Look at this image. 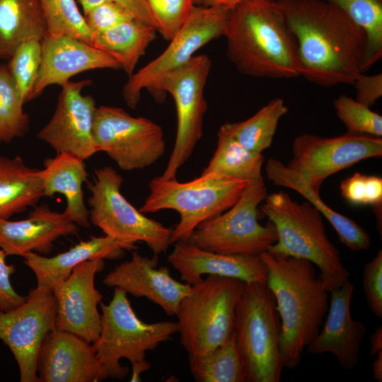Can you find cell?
Wrapping results in <instances>:
<instances>
[{"instance_id":"obj_2","label":"cell","mask_w":382,"mask_h":382,"mask_svg":"<svg viewBox=\"0 0 382 382\" xmlns=\"http://www.w3.org/2000/svg\"><path fill=\"white\" fill-rule=\"evenodd\" d=\"M226 56L242 74L301 76L298 45L276 0H246L229 11L224 33Z\"/></svg>"},{"instance_id":"obj_3","label":"cell","mask_w":382,"mask_h":382,"mask_svg":"<svg viewBox=\"0 0 382 382\" xmlns=\"http://www.w3.org/2000/svg\"><path fill=\"white\" fill-rule=\"evenodd\" d=\"M259 255L267 267V285L281 320L283 364L294 369L320 332L329 308V291L309 260L268 250Z\"/></svg>"},{"instance_id":"obj_35","label":"cell","mask_w":382,"mask_h":382,"mask_svg":"<svg viewBox=\"0 0 382 382\" xmlns=\"http://www.w3.org/2000/svg\"><path fill=\"white\" fill-rule=\"evenodd\" d=\"M40 1L47 35L73 37L91 45V33L75 0Z\"/></svg>"},{"instance_id":"obj_21","label":"cell","mask_w":382,"mask_h":382,"mask_svg":"<svg viewBox=\"0 0 382 382\" xmlns=\"http://www.w3.org/2000/svg\"><path fill=\"white\" fill-rule=\"evenodd\" d=\"M168 261L179 272L180 279L190 285L200 282L204 274L233 277L244 282H267V267L260 255L217 253L178 241Z\"/></svg>"},{"instance_id":"obj_7","label":"cell","mask_w":382,"mask_h":382,"mask_svg":"<svg viewBox=\"0 0 382 382\" xmlns=\"http://www.w3.org/2000/svg\"><path fill=\"white\" fill-rule=\"evenodd\" d=\"M248 182L214 174L200 175L185 183L158 176L149 182V194L139 210L143 214L175 210L180 221L172 228L171 242H187L200 224L230 209Z\"/></svg>"},{"instance_id":"obj_30","label":"cell","mask_w":382,"mask_h":382,"mask_svg":"<svg viewBox=\"0 0 382 382\" xmlns=\"http://www.w3.org/2000/svg\"><path fill=\"white\" fill-rule=\"evenodd\" d=\"M264 161L262 153L248 149L220 127L216 149L201 175L214 174L248 181L258 180L263 178Z\"/></svg>"},{"instance_id":"obj_6","label":"cell","mask_w":382,"mask_h":382,"mask_svg":"<svg viewBox=\"0 0 382 382\" xmlns=\"http://www.w3.org/2000/svg\"><path fill=\"white\" fill-rule=\"evenodd\" d=\"M233 332L247 382H279L284 368L282 325L267 284L244 282L236 307Z\"/></svg>"},{"instance_id":"obj_42","label":"cell","mask_w":382,"mask_h":382,"mask_svg":"<svg viewBox=\"0 0 382 382\" xmlns=\"http://www.w3.org/2000/svg\"><path fill=\"white\" fill-rule=\"evenodd\" d=\"M7 254L0 249V311H8L23 304L27 296L18 294L11 285V276L16 272L13 265L6 262Z\"/></svg>"},{"instance_id":"obj_28","label":"cell","mask_w":382,"mask_h":382,"mask_svg":"<svg viewBox=\"0 0 382 382\" xmlns=\"http://www.w3.org/2000/svg\"><path fill=\"white\" fill-rule=\"evenodd\" d=\"M47 35L40 0H0V59H9L24 41Z\"/></svg>"},{"instance_id":"obj_4","label":"cell","mask_w":382,"mask_h":382,"mask_svg":"<svg viewBox=\"0 0 382 382\" xmlns=\"http://www.w3.org/2000/svg\"><path fill=\"white\" fill-rule=\"evenodd\" d=\"M260 204L277 235L268 251L311 262L328 291L349 280L350 272L327 236L323 215L315 206L307 200L299 203L283 191L267 195Z\"/></svg>"},{"instance_id":"obj_38","label":"cell","mask_w":382,"mask_h":382,"mask_svg":"<svg viewBox=\"0 0 382 382\" xmlns=\"http://www.w3.org/2000/svg\"><path fill=\"white\" fill-rule=\"evenodd\" d=\"M156 24V30L163 38L171 40L188 20L194 0H146Z\"/></svg>"},{"instance_id":"obj_47","label":"cell","mask_w":382,"mask_h":382,"mask_svg":"<svg viewBox=\"0 0 382 382\" xmlns=\"http://www.w3.org/2000/svg\"><path fill=\"white\" fill-rule=\"evenodd\" d=\"M377 357L372 364V372L374 379L378 382L382 381V351L377 353Z\"/></svg>"},{"instance_id":"obj_20","label":"cell","mask_w":382,"mask_h":382,"mask_svg":"<svg viewBox=\"0 0 382 382\" xmlns=\"http://www.w3.org/2000/svg\"><path fill=\"white\" fill-rule=\"evenodd\" d=\"M96 69H122L108 53L92 45L66 36L47 35L41 40V64L32 100L49 86L61 87L74 75Z\"/></svg>"},{"instance_id":"obj_1","label":"cell","mask_w":382,"mask_h":382,"mask_svg":"<svg viewBox=\"0 0 382 382\" xmlns=\"http://www.w3.org/2000/svg\"><path fill=\"white\" fill-rule=\"evenodd\" d=\"M276 1L296 37L301 76L323 87L353 85L361 73L364 30L325 0Z\"/></svg>"},{"instance_id":"obj_31","label":"cell","mask_w":382,"mask_h":382,"mask_svg":"<svg viewBox=\"0 0 382 382\" xmlns=\"http://www.w3.org/2000/svg\"><path fill=\"white\" fill-rule=\"evenodd\" d=\"M287 112L284 100L275 98L248 120L226 122L221 128L248 149L262 153L271 146L279 122Z\"/></svg>"},{"instance_id":"obj_24","label":"cell","mask_w":382,"mask_h":382,"mask_svg":"<svg viewBox=\"0 0 382 382\" xmlns=\"http://www.w3.org/2000/svg\"><path fill=\"white\" fill-rule=\"evenodd\" d=\"M135 243L108 236H91L81 241L67 251L53 257H45L35 252L25 254L24 263L35 274L37 286L53 289L64 281L80 263L96 259L117 260L125 250H136Z\"/></svg>"},{"instance_id":"obj_25","label":"cell","mask_w":382,"mask_h":382,"mask_svg":"<svg viewBox=\"0 0 382 382\" xmlns=\"http://www.w3.org/2000/svg\"><path fill=\"white\" fill-rule=\"evenodd\" d=\"M43 166L38 175L44 197L63 195L66 202L64 216L78 226L89 228L91 223L83 191V183L88 182L84 160L69 153H59L54 158H46Z\"/></svg>"},{"instance_id":"obj_12","label":"cell","mask_w":382,"mask_h":382,"mask_svg":"<svg viewBox=\"0 0 382 382\" xmlns=\"http://www.w3.org/2000/svg\"><path fill=\"white\" fill-rule=\"evenodd\" d=\"M212 67L207 54L194 55L187 62L167 73L160 89L173 98L177 112V131L173 149L163 174L165 180L176 178L178 170L191 156L203 135L207 104L204 87Z\"/></svg>"},{"instance_id":"obj_36","label":"cell","mask_w":382,"mask_h":382,"mask_svg":"<svg viewBox=\"0 0 382 382\" xmlns=\"http://www.w3.org/2000/svg\"><path fill=\"white\" fill-rule=\"evenodd\" d=\"M41 64V40L31 38L21 43L9 59L8 68L24 103L32 93Z\"/></svg>"},{"instance_id":"obj_34","label":"cell","mask_w":382,"mask_h":382,"mask_svg":"<svg viewBox=\"0 0 382 382\" xmlns=\"http://www.w3.org/2000/svg\"><path fill=\"white\" fill-rule=\"evenodd\" d=\"M23 104L8 66L0 64V142L10 143L29 131V117Z\"/></svg>"},{"instance_id":"obj_26","label":"cell","mask_w":382,"mask_h":382,"mask_svg":"<svg viewBox=\"0 0 382 382\" xmlns=\"http://www.w3.org/2000/svg\"><path fill=\"white\" fill-rule=\"evenodd\" d=\"M267 178L276 186L295 190L315 206L332 226L342 244L353 251L366 250L371 239L367 232L352 219L335 212L279 160L270 158L265 166Z\"/></svg>"},{"instance_id":"obj_43","label":"cell","mask_w":382,"mask_h":382,"mask_svg":"<svg viewBox=\"0 0 382 382\" xmlns=\"http://www.w3.org/2000/svg\"><path fill=\"white\" fill-rule=\"evenodd\" d=\"M353 86L356 90V100L371 107L382 96V74L366 75L361 73Z\"/></svg>"},{"instance_id":"obj_19","label":"cell","mask_w":382,"mask_h":382,"mask_svg":"<svg viewBox=\"0 0 382 382\" xmlns=\"http://www.w3.org/2000/svg\"><path fill=\"white\" fill-rule=\"evenodd\" d=\"M158 260V255L150 258L134 251L131 260L115 266L103 283L135 297H145L159 306L167 315L175 316L191 285L173 279L167 267L157 268Z\"/></svg>"},{"instance_id":"obj_44","label":"cell","mask_w":382,"mask_h":382,"mask_svg":"<svg viewBox=\"0 0 382 382\" xmlns=\"http://www.w3.org/2000/svg\"><path fill=\"white\" fill-rule=\"evenodd\" d=\"M78 1L82 6L83 13L103 2L117 3L128 10L136 20L151 25L156 30V22L146 0H78Z\"/></svg>"},{"instance_id":"obj_29","label":"cell","mask_w":382,"mask_h":382,"mask_svg":"<svg viewBox=\"0 0 382 382\" xmlns=\"http://www.w3.org/2000/svg\"><path fill=\"white\" fill-rule=\"evenodd\" d=\"M156 31L134 18L94 35L91 45L115 58L130 76L140 57L156 38Z\"/></svg>"},{"instance_id":"obj_37","label":"cell","mask_w":382,"mask_h":382,"mask_svg":"<svg viewBox=\"0 0 382 382\" xmlns=\"http://www.w3.org/2000/svg\"><path fill=\"white\" fill-rule=\"evenodd\" d=\"M333 105L347 132L381 137L382 116L369 107L345 94L335 99Z\"/></svg>"},{"instance_id":"obj_17","label":"cell","mask_w":382,"mask_h":382,"mask_svg":"<svg viewBox=\"0 0 382 382\" xmlns=\"http://www.w3.org/2000/svg\"><path fill=\"white\" fill-rule=\"evenodd\" d=\"M105 267L103 259L85 261L53 289L57 309L55 328L93 343L101 329L98 305L102 294L95 286V276Z\"/></svg>"},{"instance_id":"obj_32","label":"cell","mask_w":382,"mask_h":382,"mask_svg":"<svg viewBox=\"0 0 382 382\" xmlns=\"http://www.w3.org/2000/svg\"><path fill=\"white\" fill-rule=\"evenodd\" d=\"M189 364L197 382H247L234 332L213 350L202 355H189Z\"/></svg>"},{"instance_id":"obj_22","label":"cell","mask_w":382,"mask_h":382,"mask_svg":"<svg viewBox=\"0 0 382 382\" xmlns=\"http://www.w3.org/2000/svg\"><path fill=\"white\" fill-rule=\"evenodd\" d=\"M354 289L353 283L347 280L329 291L330 301L323 330L306 347L311 354L331 353L347 370L358 364L361 344L366 331L361 322L351 316Z\"/></svg>"},{"instance_id":"obj_9","label":"cell","mask_w":382,"mask_h":382,"mask_svg":"<svg viewBox=\"0 0 382 382\" xmlns=\"http://www.w3.org/2000/svg\"><path fill=\"white\" fill-rule=\"evenodd\" d=\"M267 196L263 178L248 182L240 199L228 210L200 224L189 243L222 254L259 255L277 240L274 226L258 221V208Z\"/></svg>"},{"instance_id":"obj_8","label":"cell","mask_w":382,"mask_h":382,"mask_svg":"<svg viewBox=\"0 0 382 382\" xmlns=\"http://www.w3.org/2000/svg\"><path fill=\"white\" fill-rule=\"evenodd\" d=\"M243 285L241 279L212 274L191 285L175 315L188 355L204 354L230 338Z\"/></svg>"},{"instance_id":"obj_45","label":"cell","mask_w":382,"mask_h":382,"mask_svg":"<svg viewBox=\"0 0 382 382\" xmlns=\"http://www.w3.org/2000/svg\"><path fill=\"white\" fill-rule=\"evenodd\" d=\"M371 349L370 354L375 356L382 351V327L376 328L370 337Z\"/></svg>"},{"instance_id":"obj_11","label":"cell","mask_w":382,"mask_h":382,"mask_svg":"<svg viewBox=\"0 0 382 382\" xmlns=\"http://www.w3.org/2000/svg\"><path fill=\"white\" fill-rule=\"evenodd\" d=\"M229 11L221 6H194L188 20L167 48L129 76L122 92L127 106L135 109L144 89L156 103H163L166 98L160 89L163 77L187 62L204 45L224 35Z\"/></svg>"},{"instance_id":"obj_16","label":"cell","mask_w":382,"mask_h":382,"mask_svg":"<svg viewBox=\"0 0 382 382\" xmlns=\"http://www.w3.org/2000/svg\"><path fill=\"white\" fill-rule=\"evenodd\" d=\"M91 83L86 79L63 85L52 118L37 134L57 154L69 153L85 161L99 151L93 130L96 101L82 94Z\"/></svg>"},{"instance_id":"obj_46","label":"cell","mask_w":382,"mask_h":382,"mask_svg":"<svg viewBox=\"0 0 382 382\" xmlns=\"http://www.w3.org/2000/svg\"><path fill=\"white\" fill-rule=\"evenodd\" d=\"M206 6H224L231 9L236 4L246 0H202Z\"/></svg>"},{"instance_id":"obj_27","label":"cell","mask_w":382,"mask_h":382,"mask_svg":"<svg viewBox=\"0 0 382 382\" xmlns=\"http://www.w3.org/2000/svg\"><path fill=\"white\" fill-rule=\"evenodd\" d=\"M38 169L27 166L21 156L0 155V219H8L44 197Z\"/></svg>"},{"instance_id":"obj_39","label":"cell","mask_w":382,"mask_h":382,"mask_svg":"<svg viewBox=\"0 0 382 382\" xmlns=\"http://www.w3.org/2000/svg\"><path fill=\"white\" fill-rule=\"evenodd\" d=\"M341 195L355 206L371 205L376 216L381 214L382 178L355 173L340 185Z\"/></svg>"},{"instance_id":"obj_41","label":"cell","mask_w":382,"mask_h":382,"mask_svg":"<svg viewBox=\"0 0 382 382\" xmlns=\"http://www.w3.org/2000/svg\"><path fill=\"white\" fill-rule=\"evenodd\" d=\"M362 284L371 311L382 318V250L367 262L363 270Z\"/></svg>"},{"instance_id":"obj_14","label":"cell","mask_w":382,"mask_h":382,"mask_svg":"<svg viewBox=\"0 0 382 382\" xmlns=\"http://www.w3.org/2000/svg\"><path fill=\"white\" fill-rule=\"evenodd\" d=\"M291 154L287 168L319 193L332 175L362 160L381 157L382 139L347 132L335 137L304 133L294 139Z\"/></svg>"},{"instance_id":"obj_13","label":"cell","mask_w":382,"mask_h":382,"mask_svg":"<svg viewBox=\"0 0 382 382\" xmlns=\"http://www.w3.org/2000/svg\"><path fill=\"white\" fill-rule=\"evenodd\" d=\"M93 136L99 151L129 171L151 166L166 153L163 128L144 117H133L118 107H96Z\"/></svg>"},{"instance_id":"obj_33","label":"cell","mask_w":382,"mask_h":382,"mask_svg":"<svg viewBox=\"0 0 382 382\" xmlns=\"http://www.w3.org/2000/svg\"><path fill=\"white\" fill-rule=\"evenodd\" d=\"M346 12L365 31L366 47L361 72L382 56V0H325Z\"/></svg>"},{"instance_id":"obj_5","label":"cell","mask_w":382,"mask_h":382,"mask_svg":"<svg viewBox=\"0 0 382 382\" xmlns=\"http://www.w3.org/2000/svg\"><path fill=\"white\" fill-rule=\"evenodd\" d=\"M100 308L101 329L92 343L99 361L108 378L123 379L129 368L122 366L120 361L125 358L132 367L130 381H140L141 374L151 367L146 352L172 340L178 332V322H143L132 309L127 293L117 287L114 288L113 296L108 304L100 302Z\"/></svg>"},{"instance_id":"obj_23","label":"cell","mask_w":382,"mask_h":382,"mask_svg":"<svg viewBox=\"0 0 382 382\" xmlns=\"http://www.w3.org/2000/svg\"><path fill=\"white\" fill-rule=\"evenodd\" d=\"M78 226L46 205L35 206L28 218L0 219V248L7 255L23 257L30 252L47 255L58 238L78 233Z\"/></svg>"},{"instance_id":"obj_18","label":"cell","mask_w":382,"mask_h":382,"mask_svg":"<svg viewBox=\"0 0 382 382\" xmlns=\"http://www.w3.org/2000/svg\"><path fill=\"white\" fill-rule=\"evenodd\" d=\"M37 373L38 382H98L108 378L91 343L56 328L41 347Z\"/></svg>"},{"instance_id":"obj_10","label":"cell","mask_w":382,"mask_h":382,"mask_svg":"<svg viewBox=\"0 0 382 382\" xmlns=\"http://www.w3.org/2000/svg\"><path fill=\"white\" fill-rule=\"evenodd\" d=\"M123 178L113 168L94 170L87 188L91 224L105 235L133 243L143 242L154 255L166 253L171 242L172 228L150 219L137 209L122 194Z\"/></svg>"},{"instance_id":"obj_15","label":"cell","mask_w":382,"mask_h":382,"mask_svg":"<svg viewBox=\"0 0 382 382\" xmlns=\"http://www.w3.org/2000/svg\"><path fill=\"white\" fill-rule=\"evenodd\" d=\"M57 309L53 291L36 286L23 304L0 311V340L16 360L21 382H38V355L45 337L55 328Z\"/></svg>"},{"instance_id":"obj_48","label":"cell","mask_w":382,"mask_h":382,"mask_svg":"<svg viewBox=\"0 0 382 382\" xmlns=\"http://www.w3.org/2000/svg\"><path fill=\"white\" fill-rule=\"evenodd\" d=\"M197 1V0H194V1Z\"/></svg>"},{"instance_id":"obj_40","label":"cell","mask_w":382,"mask_h":382,"mask_svg":"<svg viewBox=\"0 0 382 382\" xmlns=\"http://www.w3.org/2000/svg\"><path fill=\"white\" fill-rule=\"evenodd\" d=\"M83 13L92 37L134 18L125 7L110 1L99 4Z\"/></svg>"}]
</instances>
